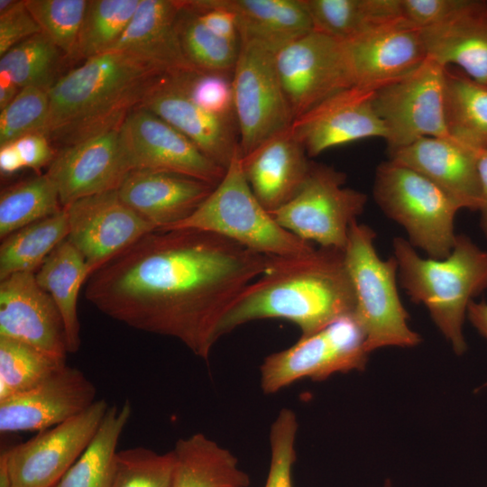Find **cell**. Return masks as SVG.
<instances>
[{"label":"cell","instance_id":"obj_27","mask_svg":"<svg viewBox=\"0 0 487 487\" xmlns=\"http://www.w3.org/2000/svg\"><path fill=\"white\" fill-rule=\"evenodd\" d=\"M234 13L240 40L260 42L274 52L313 30L303 0H216Z\"/></svg>","mask_w":487,"mask_h":487},{"label":"cell","instance_id":"obj_47","mask_svg":"<svg viewBox=\"0 0 487 487\" xmlns=\"http://www.w3.org/2000/svg\"><path fill=\"white\" fill-rule=\"evenodd\" d=\"M477 172L481 187L482 202L480 207L481 228L487 237V148L476 150Z\"/></svg>","mask_w":487,"mask_h":487},{"label":"cell","instance_id":"obj_16","mask_svg":"<svg viewBox=\"0 0 487 487\" xmlns=\"http://www.w3.org/2000/svg\"><path fill=\"white\" fill-rule=\"evenodd\" d=\"M96 397L94 383L66 364L36 387L0 400V432L49 429L84 412Z\"/></svg>","mask_w":487,"mask_h":487},{"label":"cell","instance_id":"obj_32","mask_svg":"<svg viewBox=\"0 0 487 487\" xmlns=\"http://www.w3.org/2000/svg\"><path fill=\"white\" fill-rule=\"evenodd\" d=\"M445 112L452 138L474 150L487 148V85L446 68Z\"/></svg>","mask_w":487,"mask_h":487},{"label":"cell","instance_id":"obj_3","mask_svg":"<svg viewBox=\"0 0 487 487\" xmlns=\"http://www.w3.org/2000/svg\"><path fill=\"white\" fill-rule=\"evenodd\" d=\"M161 75L122 51L86 60L61 75L48 91L50 115L44 134L51 142L65 147L118 129Z\"/></svg>","mask_w":487,"mask_h":487},{"label":"cell","instance_id":"obj_28","mask_svg":"<svg viewBox=\"0 0 487 487\" xmlns=\"http://www.w3.org/2000/svg\"><path fill=\"white\" fill-rule=\"evenodd\" d=\"M169 487H249L235 455L203 433L177 440Z\"/></svg>","mask_w":487,"mask_h":487},{"label":"cell","instance_id":"obj_6","mask_svg":"<svg viewBox=\"0 0 487 487\" xmlns=\"http://www.w3.org/2000/svg\"><path fill=\"white\" fill-rule=\"evenodd\" d=\"M182 228L216 234L265 256L296 255L315 248L279 225L259 202L244 174L240 149L202 204L161 231Z\"/></svg>","mask_w":487,"mask_h":487},{"label":"cell","instance_id":"obj_52","mask_svg":"<svg viewBox=\"0 0 487 487\" xmlns=\"http://www.w3.org/2000/svg\"><path fill=\"white\" fill-rule=\"evenodd\" d=\"M382 487H392V484L390 480H387Z\"/></svg>","mask_w":487,"mask_h":487},{"label":"cell","instance_id":"obj_26","mask_svg":"<svg viewBox=\"0 0 487 487\" xmlns=\"http://www.w3.org/2000/svg\"><path fill=\"white\" fill-rule=\"evenodd\" d=\"M421 32L427 58L487 85V1L473 0L450 22Z\"/></svg>","mask_w":487,"mask_h":487},{"label":"cell","instance_id":"obj_44","mask_svg":"<svg viewBox=\"0 0 487 487\" xmlns=\"http://www.w3.org/2000/svg\"><path fill=\"white\" fill-rule=\"evenodd\" d=\"M473 0H400L401 14L409 23L427 29L446 23L462 14Z\"/></svg>","mask_w":487,"mask_h":487},{"label":"cell","instance_id":"obj_23","mask_svg":"<svg viewBox=\"0 0 487 487\" xmlns=\"http://www.w3.org/2000/svg\"><path fill=\"white\" fill-rule=\"evenodd\" d=\"M215 186L186 175L152 170H133L117 191L122 201L163 230L188 217Z\"/></svg>","mask_w":487,"mask_h":487},{"label":"cell","instance_id":"obj_49","mask_svg":"<svg viewBox=\"0 0 487 487\" xmlns=\"http://www.w3.org/2000/svg\"><path fill=\"white\" fill-rule=\"evenodd\" d=\"M466 317L476 330L487 338V302L473 300L468 306ZM485 387H487V381L482 386V388Z\"/></svg>","mask_w":487,"mask_h":487},{"label":"cell","instance_id":"obj_19","mask_svg":"<svg viewBox=\"0 0 487 487\" xmlns=\"http://www.w3.org/2000/svg\"><path fill=\"white\" fill-rule=\"evenodd\" d=\"M373 89L351 87L328 97L294 120L291 129L308 157L365 138H387L373 106Z\"/></svg>","mask_w":487,"mask_h":487},{"label":"cell","instance_id":"obj_43","mask_svg":"<svg viewBox=\"0 0 487 487\" xmlns=\"http://www.w3.org/2000/svg\"><path fill=\"white\" fill-rule=\"evenodd\" d=\"M190 98L216 116L235 120L232 77L200 71L179 74Z\"/></svg>","mask_w":487,"mask_h":487},{"label":"cell","instance_id":"obj_18","mask_svg":"<svg viewBox=\"0 0 487 487\" xmlns=\"http://www.w3.org/2000/svg\"><path fill=\"white\" fill-rule=\"evenodd\" d=\"M130 171L118 129H114L62 147L46 174L64 208L80 198L118 189Z\"/></svg>","mask_w":487,"mask_h":487},{"label":"cell","instance_id":"obj_22","mask_svg":"<svg viewBox=\"0 0 487 487\" xmlns=\"http://www.w3.org/2000/svg\"><path fill=\"white\" fill-rule=\"evenodd\" d=\"M390 155V160L432 181L462 209L479 211L482 197L476 150L451 136L424 137Z\"/></svg>","mask_w":487,"mask_h":487},{"label":"cell","instance_id":"obj_4","mask_svg":"<svg viewBox=\"0 0 487 487\" xmlns=\"http://www.w3.org/2000/svg\"><path fill=\"white\" fill-rule=\"evenodd\" d=\"M392 246L401 287L413 302L427 308L453 351L463 354L467 349L464 323L468 306L487 289V251L464 234H456L444 259L420 256L402 237H395Z\"/></svg>","mask_w":487,"mask_h":487},{"label":"cell","instance_id":"obj_30","mask_svg":"<svg viewBox=\"0 0 487 487\" xmlns=\"http://www.w3.org/2000/svg\"><path fill=\"white\" fill-rule=\"evenodd\" d=\"M313 30L348 41L402 19L400 0H303Z\"/></svg>","mask_w":487,"mask_h":487},{"label":"cell","instance_id":"obj_31","mask_svg":"<svg viewBox=\"0 0 487 487\" xmlns=\"http://www.w3.org/2000/svg\"><path fill=\"white\" fill-rule=\"evenodd\" d=\"M131 415L128 400L109 406L87 447L53 487H111L117 445Z\"/></svg>","mask_w":487,"mask_h":487},{"label":"cell","instance_id":"obj_45","mask_svg":"<svg viewBox=\"0 0 487 487\" xmlns=\"http://www.w3.org/2000/svg\"><path fill=\"white\" fill-rule=\"evenodd\" d=\"M39 32L41 29L25 0H0V57Z\"/></svg>","mask_w":487,"mask_h":487},{"label":"cell","instance_id":"obj_37","mask_svg":"<svg viewBox=\"0 0 487 487\" xmlns=\"http://www.w3.org/2000/svg\"><path fill=\"white\" fill-rule=\"evenodd\" d=\"M64 365L27 344L0 336V400L36 387Z\"/></svg>","mask_w":487,"mask_h":487},{"label":"cell","instance_id":"obj_34","mask_svg":"<svg viewBox=\"0 0 487 487\" xmlns=\"http://www.w3.org/2000/svg\"><path fill=\"white\" fill-rule=\"evenodd\" d=\"M64 59H67L65 54L39 32L1 56L0 78L21 89L36 87L49 91L60 78L58 73Z\"/></svg>","mask_w":487,"mask_h":487},{"label":"cell","instance_id":"obj_50","mask_svg":"<svg viewBox=\"0 0 487 487\" xmlns=\"http://www.w3.org/2000/svg\"><path fill=\"white\" fill-rule=\"evenodd\" d=\"M21 88L6 78H0V110L6 107L19 94Z\"/></svg>","mask_w":487,"mask_h":487},{"label":"cell","instance_id":"obj_14","mask_svg":"<svg viewBox=\"0 0 487 487\" xmlns=\"http://www.w3.org/2000/svg\"><path fill=\"white\" fill-rule=\"evenodd\" d=\"M131 170H152L192 177L213 186L225 169L207 157L188 137L152 112L137 106L118 128Z\"/></svg>","mask_w":487,"mask_h":487},{"label":"cell","instance_id":"obj_36","mask_svg":"<svg viewBox=\"0 0 487 487\" xmlns=\"http://www.w3.org/2000/svg\"><path fill=\"white\" fill-rule=\"evenodd\" d=\"M176 26L183 54L196 70L233 76L240 42L216 35L181 5Z\"/></svg>","mask_w":487,"mask_h":487},{"label":"cell","instance_id":"obj_29","mask_svg":"<svg viewBox=\"0 0 487 487\" xmlns=\"http://www.w3.org/2000/svg\"><path fill=\"white\" fill-rule=\"evenodd\" d=\"M90 270L85 258L66 238L44 260L35 278L57 305L63 319L69 354H76L81 344L78 299Z\"/></svg>","mask_w":487,"mask_h":487},{"label":"cell","instance_id":"obj_42","mask_svg":"<svg viewBox=\"0 0 487 487\" xmlns=\"http://www.w3.org/2000/svg\"><path fill=\"white\" fill-rule=\"evenodd\" d=\"M298 429L295 412L280 409L270 427V465L264 487H293Z\"/></svg>","mask_w":487,"mask_h":487},{"label":"cell","instance_id":"obj_25","mask_svg":"<svg viewBox=\"0 0 487 487\" xmlns=\"http://www.w3.org/2000/svg\"><path fill=\"white\" fill-rule=\"evenodd\" d=\"M179 1L141 0L125 31L109 51L134 56L163 74L196 70L185 58L178 32Z\"/></svg>","mask_w":487,"mask_h":487},{"label":"cell","instance_id":"obj_12","mask_svg":"<svg viewBox=\"0 0 487 487\" xmlns=\"http://www.w3.org/2000/svg\"><path fill=\"white\" fill-rule=\"evenodd\" d=\"M274 60L294 120L354 86L345 43L315 30L280 48Z\"/></svg>","mask_w":487,"mask_h":487},{"label":"cell","instance_id":"obj_8","mask_svg":"<svg viewBox=\"0 0 487 487\" xmlns=\"http://www.w3.org/2000/svg\"><path fill=\"white\" fill-rule=\"evenodd\" d=\"M371 353L354 314L300 338L289 347L266 356L260 366V384L273 394L309 379L322 381L336 373L363 371Z\"/></svg>","mask_w":487,"mask_h":487},{"label":"cell","instance_id":"obj_46","mask_svg":"<svg viewBox=\"0 0 487 487\" xmlns=\"http://www.w3.org/2000/svg\"><path fill=\"white\" fill-rule=\"evenodd\" d=\"M25 168L38 172L41 168L50 165L56 153L51 142L43 133H31L14 142Z\"/></svg>","mask_w":487,"mask_h":487},{"label":"cell","instance_id":"obj_20","mask_svg":"<svg viewBox=\"0 0 487 487\" xmlns=\"http://www.w3.org/2000/svg\"><path fill=\"white\" fill-rule=\"evenodd\" d=\"M179 74L157 78L139 106L167 122L226 170L240 149L235 120L216 116L199 107L188 96Z\"/></svg>","mask_w":487,"mask_h":487},{"label":"cell","instance_id":"obj_41","mask_svg":"<svg viewBox=\"0 0 487 487\" xmlns=\"http://www.w3.org/2000/svg\"><path fill=\"white\" fill-rule=\"evenodd\" d=\"M50 115L48 90L28 87L0 113V146L31 133H43Z\"/></svg>","mask_w":487,"mask_h":487},{"label":"cell","instance_id":"obj_38","mask_svg":"<svg viewBox=\"0 0 487 487\" xmlns=\"http://www.w3.org/2000/svg\"><path fill=\"white\" fill-rule=\"evenodd\" d=\"M141 0H91L79 34L76 59L107 52L122 36Z\"/></svg>","mask_w":487,"mask_h":487},{"label":"cell","instance_id":"obj_2","mask_svg":"<svg viewBox=\"0 0 487 487\" xmlns=\"http://www.w3.org/2000/svg\"><path fill=\"white\" fill-rule=\"evenodd\" d=\"M355 297L344 251L319 247L288 256H267L263 272L239 295L220 322V339L260 319H284L301 336L354 314Z\"/></svg>","mask_w":487,"mask_h":487},{"label":"cell","instance_id":"obj_10","mask_svg":"<svg viewBox=\"0 0 487 487\" xmlns=\"http://www.w3.org/2000/svg\"><path fill=\"white\" fill-rule=\"evenodd\" d=\"M274 54L260 42L240 40L232 84L242 156L289 128L294 122L276 70Z\"/></svg>","mask_w":487,"mask_h":487},{"label":"cell","instance_id":"obj_11","mask_svg":"<svg viewBox=\"0 0 487 487\" xmlns=\"http://www.w3.org/2000/svg\"><path fill=\"white\" fill-rule=\"evenodd\" d=\"M446 68L427 58L416 69L373 93V106L387 129L390 152L424 137H446Z\"/></svg>","mask_w":487,"mask_h":487},{"label":"cell","instance_id":"obj_17","mask_svg":"<svg viewBox=\"0 0 487 487\" xmlns=\"http://www.w3.org/2000/svg\"><path fill=\"white\" fill-rule=\"evenodd\" d=\"M0 336L66 362L63 319L51 296L38 284L35 272H18L0 280Z\"/></svg>","mask_w":487,"mask_h":487},{"label":"cell","instance_id":"obj_35","mask_svg":"<svg viewBox=\"0 0 487 487\" xmlns=\"http://www.w3.org/2000/svg\"><path fill=\"white\" fill-rule=\"evenodd\" d=\"M62 208L58 190L46 173L11 186L0 195V238Z\"/></svg>","mask_w":487,"mask_h":487},{"label":"cell","instance_id":"obj_39","mask_svg":"<svg viewBox=\"0 0 487 487\" xmlns=\"http://www.w3.org/2000/svg\"><path fill=\"white\" fill-rule=\"evenodd\" d=\"M41 32L67 57L76 60L78 43L86 15L87 0H25Z\"/></svg>","mask_w":487,"mask_h":487},{"label":"cell","instance_id":"obj_40","mask_svg":"<svg viewBox=\"0 0 487 487\" xmlns=\"http://www.w3.org/2000/svg\"><path fill=\"white\" fill-rule=\"evenodd\" d=\"M175 464L172 450L144 446L117 451L111 487H169Z\"/></svg>","mask_w":487,"mask_h":487},{"label":"cell","instance_id":"obj_21","mask_svg":"<svg viewBox=\"0 0 487 487\" xmlns=\"http://www.w3.org/2000/svg\"><path fill=\"white\" fill-rule=\"evenodd\" d=\"M344 43L354 86L373 90L410 73L427 58L421 29L404 18Z\"/></svg>","mask_w":487,"mask_h":487},{"label":"cell","instance_id":"obj_5","mask_svg":"<svg viewBox=\"0 0 487 487\" xmlns=\"http://www.w3.org/2000/svg\"><path fill=\"white\" fill-rule=\"evenodd\" d=\"M375 237L372 228L358 220L350 227L344 257L355 297L354 316L371 354L383 347L417 346L421 336L409 326L399 295L397 261L394 256L381 259Z\"/></svg>","mask_w":487,"mask_h":487},{"label":"cell","instance_id":"obj_48","mask_svg":"<svg viewBox=\"0 0 487 487\" xmlns=\"http://www.w3.org/2000/svg\"><path fill=\"white\" fill-rule=\"evenodd\" d=\"M25 168L14 142L0 146V172L4 176L13 175Z\"/></svg>","mask_w":487,"mask_h":487},{"label":"cell","instance_id":"obj_33","mask_svg":"<svg viewBox=\"0 0 487 487\" xmlns=\"http://www.w3.org/2000/svg\"><path fill=\"white\" fill-rule=\"evenodd\" d=\"M68 234L67 212L62 208L4 238L0 245V280L18 272H34Z\"/></svg>","mask_w":487,"mask_h":487},{"label":"cell","instance_id":"obj_15","mask_svg":"<svg viewBox=\"0 0 487 487\" xmlns=\"http://www.w3.org/2000/svg\"><path fill=\"white\" fill-rule=\"evenodd\" d=\"M64 208L69 225L67 239L85 258L91 274L143 235L157 230L122 201L117 189L80 198Z\"/></svg>","mask_w":487,"mask_h":487},{"label":"cell","instance_id":"obj_51","mask_svg":"<svg viewBox=\"0 0 487 487\" xmlns=\"http://www.w3.org/2000/svg\"><path fill=\"white\" fill-rule=\"evenodd\" d=\"M0 487H11L5 458L0 455Z\"/></svg>","mask_w":487,"mask_h":487},{"label":"cell","instance_id":"obj_1","mask_svg":"<svg viewBox=\"0 0 487 487\" xmlns=\"http://www.w3.org/2000/svg\"><path fill=\"white\" fill-rule=\"evenodd\" d=\"M266 263L267 256L216 234L155 230L95 271L85 297L106 316L175 338L207 362L221 320Z\"/></svg>","mask_w":487,"mask_h":487},{"label":"cell","instance_id":"obj_7","mask_svg":"<svg viewBox=\"0 0 487 487\" xmlns=\"http://www.w3.org/2000/svg\"><path fill=\"white\" fill-rule=\"evenodd\" d=\"M372 194L384 215L405 229L414 248L434 259L450 253L455 216L462 208L432 181L389 160L376 169Z\"/></svg>","mask_w":487,"mask_h":487},{"label":"cell","instance_id":"obj_9","mask_svg":"<svg viewBox=\"0 0 487 487\" xmlns=\"http://www.w3.org/2000/svg\"><path fill=\"white\" fill-rule=\"evenodd\" d=\"M345 174L330 166L311 162L297 194L271 212L283 228L320 247L344 251L351 225L366 206L364 193L345 187Z\"/></svg>","mask_w":487,"mask_h":487},{"label":"cell","instance_id":"obj_24","mask_svg":"<svg viewBox=\"0 0 487 487\" xmlns=\"http://www.w3.org/2000/svg\"><path fill=\"white\" fill-rule=\"evenodd\" d=\"M308 158L290 126L241 155V164L254 196L271 213L299 190L310 170Z\"/></svg>","mask_w":487,"mask_h":487},{"label":"cell","instance_id":"obj_13","mask_svg":"<svg viewBox=\"0 0 487 487\" xmlns=\"http://www.w3.org/2000/svg\"><path fill=\"white\" fill-rule=\"evenodd\" d=\"M109 406L96 400L84 412L4 451L11 487H53L87 447Z\"/></svg>","mask_w":487,"mask_h":487}]
</instances>
